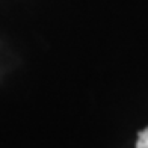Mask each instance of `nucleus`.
<instances>
[{"label": "nucleus", "instance_id": "f257e3e1", "mask_svg": "<svg viewBox=\"0 0 148 148\" xmlns=\"http://www.w3.org/2000/svg\"><path fill=\"white\" fill-rule=\"evenodd\" d=\"M136 148H148V127L144 129L142 132H139Z\"/></svg>", "mask_w": 148, "mask_h": 148}]
</instances>
